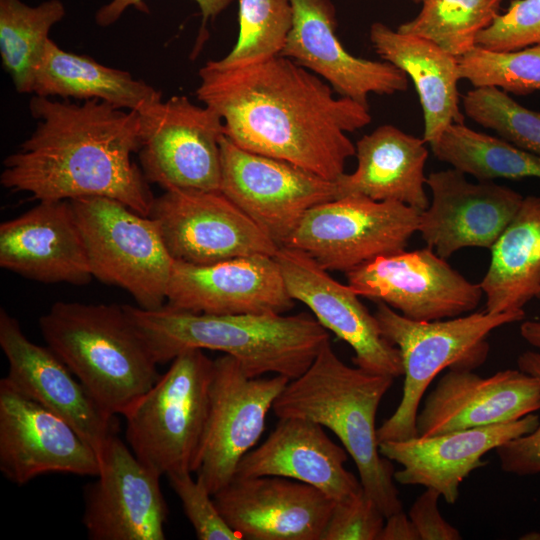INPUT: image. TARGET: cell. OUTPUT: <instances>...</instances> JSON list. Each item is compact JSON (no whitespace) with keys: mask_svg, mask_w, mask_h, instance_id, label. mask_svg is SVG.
I'll use <instances>...</instances> for the list:
<instances>
[{"mask_svg":"<svg viewBox=\"0 0 540 540\" xmlns=\"http://www.w3.org/2000/svg\"><path fill=\"white\" fill-rule=\"evenodd\" d=\"M422 138L391 124L377 127L355 144L357 167L336 181L337 198L362 195L375 201H397L425 210V165L429 151Z\"/></svg>","mask_w":540,"mask_h":540,"instance_id":"27","label":"cell"},{"mask_svg":"<svg viewBox=\"0 0 540 540\" xmlns=\"http://www.w3.org/2000/svg\"><path fill=\"white\" fill-rule=\"evenodd\" d=\"M238 6L237 41L217 62L236 67L280 55L293 24L291 0H239Z\"/></svg>","mask_w":540,"mask_h":540,"instance_id":"34","label":"cell"},{"mask_svg":"<svg viewBox=\"0 0 540 540\" xmlns=\"http://www.w3.org/2000/svg\"><path fill=\"white\" fill-rule=\"evenodd\" d=\"M518 368L540 381V353L525 351L517 359ZM496 453L501 469L510 474L527 476L540 474V421L530 433L512 439Z\"/></svg>","mask_w":540,"mask_h":540,"instance_id":"40","label":"cell"},{"mask_svg":"<svg viewBox=\"0 0 540 540\" xmlns=\"http://www.w3.org/2000/svg\"><path fill=\"white\" fill-rule=\"evenodd\" d=\"M429 144L438 160L479 181L540 178V156L463 122L451 124Z\"/></svg>","mask_w":540,"mask_h":540,"instance_id":"31","label":"cell"},{"mask_svg":"<svg viewBox=\"0 0 540 540\" xmlns=\"http://www.w3.org/2000/svg\"><path fill=\"white\" fill-rule=\"evenodd\" d=\"M139 116L138 156L147 183L164 191L220 189V140L225 131L215 110L173 96Z\"/></svg>","mask_w":540,"mask_h":540,"instance_id":"11","label":"cell"},{"mask_svg":"<svg viewBox=\"0 0 540 540\" xmlns=\"http://www.w3.org/2000/svg\"><path fill=\"white\" fill-rule=\"evenodd\" d=\"M520 334L528 344L540 350V321L523 322L520 326Z\"/></svg>","mask_w":540,"mask_h":540,"instance_id":"44","label":"cell"},{"mask_svg":"<svg viewBox=\"0 0 540 540\" xmlns=\"http://www.w3.org/2000/svg\"><path fill=\"white\" fill-rule=\"evenodd\" d=\"M374 315L382 335L399 349L404 376L399 405L377 428L380 443L418 436L420 402L434 378L447 368L474 370L482 365L489 352V334L523 320L525 312L484 310L447 320L417 321L377 302Z\"/></svg>","mask_w":540,"mask_h":540,"instance_id":"6","label":"cell"},{"mask_svg":"<svg viewBox=\"0 0 540 540\" xmlns=\"http://www.w3.org/2000/svg\"><path fill=\"white\" fill-rule=\"evenodd\" d=\"M536 298L539 300L540 302V292L537 294Z\"/></svg>","mask_w":540,"mask_h":540,"instance_id":"47","label":"cell"},{"mask_svg":"<svg viewBox=\"0 0 540 540\" xmlns=\"http://www.w3.org/2000/svg\"><path fill=\"white\" fill-rule=\"evenodd\" d=\"M94 448L63 418L0 380V472L24 485L48 473L97 476Z\"/></svg>","mask_w":540,"mask_h":540,"instance_id":"15","label":"cell"},{"mask_svg":"<svg viewBox=\"0 0 540 540\" xmlns=\"http://www.w3.org/2000/svg\"><path fill=\"white\" fill-rule=\"evenodd\" d=\"M465 114L515 146L540 156V112L496 87H474L463 96Z\"/></svg>","mask_w":540,"mask_h":540,"instance_id":"36","label":"cell"},{"mask_svg":"<svg viewBox=\"0 0 540 540\" xmlns=\"http://www.w3.org/2000/svg\"><path fill=\"white\" fill-rule=\"evenodd\" d=\"M440 493L432 488L426 490L412 504L408 516L413 522L420 540H460V532L448 523L438 509Z\"/></svg>","mask_w":540,"mask_h":540,"instance_id":"41","label":"cell"},{"mask_svg":"<svg viewBox=\"0 0 540 540\" xmlns=\"http://www.w3.org/2000/svg\"><path fill=\"white\" fill-rule=\"evenodd\" d=\"M460 79L474 87H496L506 93L540 92V45L513 51L475 46L458 57Z\"/></svg>","mask_w":540,"mask_h":540,"instance_id":"35","label":"cell"},{"mask_svg":"<svg viewBox=\"0 0 540 540\" xmlns=\"http://www.w3.org/2000/svg\"><path fill=\"white\" fill-rule=\"evenodd\" d=\"M214 360L201 349L177 355L123 415L127 443L158 475L193 473L209 406Z\"/></svg>","mask_w":540,"mask_h":540,"instance_id":"7","label":"cell"},{"mask_svg":"<svg viewBox=\"0 0 540 540\" xmlns=\"http://www.w3.org/2000/svg\"><path fill=\"white\" fill-rule=\"evenodd\" d=\"M491 261L479 283L486 311H524L540 292V197L527 196L490 248Z\"/></svg>","mask_w":540,"mask_h":540,"instance_id":"30","label":"cell"},{"mask_svg":"<svg viewBox=\"0 0 540 540\" xmlns=\"http://www.w3.org/2000/svg\"><path fill=\"white\" fill-rule=\"evenodd\" d=\"M0 347L16 388L67 421L99 454L117 434V418L103 411L67 365L48 347L35 344L20 323L0 310Z\"/></svg>","mask_w":540,"mask_h":540,"instance_id":"22","label":"cell"},{"mask_svg":"<svg viewBox=\"0 0 540 540\" xmlns=\"http://www.w3.org/2000/svg\"><path fill=\"white\" fill-rule=\"evenodd\" d=\"M220 191L278 246L308 210L337 198L334 181L297 165L220 140Z\"/></svg>","mask_w":540,"mask_h":540,"instance_id":"12","label":"cell"},{"mask_svg":"<svg viewBox=\"0 0 540 540\" xmlns=\"http://www.w3.org/2000/svg\"><path fill=\"white\" fill-rule=\"evenodd\" d=\"M293 24L281 56L326 81L340 97L369 106L368 96L408 89V76L387 61L353 56L339 41L332 0H291Z\"/></svg>","mask_w":540,"mask_h":540,"instance_id":"21","label":"cell"},{"mask_svg":"<svg viewBox=\"0 0 540 540\" xmlns=\"http://www.w3.org/2000/svg\"><path fill=\"white\" fill-rule=\"evenodd\" d=\"M386 517L364 493L335 502L321 540H378Z\"/></svg>","mask_w":540,"mask_h":540,"instance_id":"39","label":"cell"},{"mask_svg":"<svg viewBox=\"0 0 540 540\" xmlns=\"http://www.w3.org/2000/svg\"><path fill=\"white\" fill-rule=\"evenodd\" d=\"M29 110L36 128L3 161V187L38 201L109 197L149 216L154 197L131 157L141 142L137 112L96 99L77 104L37 95Z\"/></svg>","mask_w":540,"mask_h":540,"instance_id":"2","label":"cell"},{"mask_svg":"<svg viewBox=\"0 0 540 540\" xmlns=\"http://www.w3.org/2000/svg\"><path fill=\"white\" fill-rule=\"evenodd\" d=\"M158 364L188 349L220 351L234 357L248 377L301 376L329 331L308 314L194 313L164 305L147 310L123 305Z\"/></svg>","mask_w":540,"mask_h":540,"instance_id":"3","label":"cell"},{"mask_svg":"<svg viewBox=\"0 0 540 540\" xmlns=\"http://www.w3.org/2000/svg\"><path fill=\"white\" fill-rule=\"evenodd\" d=\"M539 409L540 381L520 369L488 377L448 369L418 412V436L514 421Z\"/></svg>","mask_w":540,"mask_h":540,"instance_id":"23","label":"cell"},{"mask_svg":"<svg viewBox=\"0 0 540 540\" xmlns=\"http://www.w3.org/2000/svg\"><path fill=\"white\" fill-rule=\"evenodd\" d=\"M394 379L347 365L327 341L272 407L278 418H304L331 430L352 457L364 493L385 517L403 510L395 469L379 451L376 428L378 407Z\"/></svg>","mask_w":540,"mask_h":540,"instance_id":"4","label":"cell"},{"mask_svg":"<svg viewBox=\"0 0 540 540\" xmlns=\"http://www.w3.org/2000/svg\"><path fill=\"white\" fill-rule=\"evenodd\" d=\"M426 185L432 198L419 214L417 231L443 259L466 247L490 249L524 199L493 181L469 182L454 168L430 173Z\"/></svg>","mask_w":540,"mask_h":540,"instance_id":"18","label":"cell"},{"mask_svg":"<svg viewBox=\"0 0 540 540\" xmlns=\"http://www.w3.org/2000/svg\"><path fill=\"white\" fill-rule=\"evenodd\" d=\"M274 258L290 297L305 304L325 329L353 349L357 367L393 378L403 376L399 349L382 335L375 315L348 285L297 249L279 247Z\"/></svg>","mask_w":540,"mask_h":540,"instance_id":"17","label":"cell"},{"mask_svg":"<svg viewBox=\"0 0 540 540\" xmlns=\"http://www.w3.org/2000/svg\"><path fill=\"white\" fill-rule=\"evenodd\" d=\"M197 98L223 120L240 148L336 181L355 145L347 136L371 122L369 106L335 97L322 78L277 55L236 67L208 61Z\"/></svg>","mask_w":540,"mask_h":540,"instance_id":"1","label":"cell"},{"mask_svg":"<svg viewBox=\"0 0 540 540\" xmlns=\"http://www.w3.org/2000/svg\"><path fill=\"white\" fill-rule=\"evenodd\" d=\"M348 452L311 420L279 421L258 447L240 461L235 476H281L311 485L334 502L360 493V480L345 468Z\"/></svg>","mask_w":540,"mask_h":540,"instance_id":"26","label":"cell"},{"mask_svg":"<svg viewBox=\"0 0 540 540\" xmlns=\"http://www.w3.org/2000/svg\"><path fill=\"white\" fill-rule=\"evenodd\" d=\"M191 472L179 471L167 475L169 484L181 501L184 513L198 540H241L219 512L213 495Z\"/></svg>","mask_w":540,"mask_h":540,"instance_id":"37","label":"cell"},{"mask_svg":"<svg viewBox=\"0 0 540 540\" xmlns=\"http://www.w3.org/2000/svg\"><path fill=\"white\" fill-rule=\"evenodd\" d=\"M369 38L382 60L401 69L413 81L422 107L426 143L451 124L463 122L458 57L427 39L401 33L381 22L371 25Z\"/></svg>","mask_w":540,"mask_h":540,"instance_id":"28","label":"cell"},{"mask_svg":"<svg viewBox=\"0 0 540 540\" xmlns=\"http://www.w3.org/2000/svg\"><path fill=\"white\" fill-rule=\"evenodd\" d=\"M33 93L63 99L100 100L117 108L144 113L162 101V93L126 71L107 67L47 41Z\"/></svg>","mask_w":540,"mask_h":540,"instance_id":"29","label":"cell"},{"mask_svg":"<svg viewBox=\"0 0 540 540\" xmlns=\"http://www.w3.org/2000/svg\"><path fill=\"white\" fill-rule=\"evenodd\" d=\"M0 266L42 283L88 284L93 276L69 200H42L0 225Z\"/></svg>","mask_w":540,"mask_h":540,"instance_id":"25","label":"cell"},{"mask_svg":"<svg viewBox=\"0 0 540 540\" xmlns=\"http://www.w3.org/2000/svg\"><path fill=\"white\" fill-rule=\"evenodd\" d=\"M69 201L93 278L126 290L142 309L164 306L174 260L155 220L109 197Z\"/></svg>","mask_w":540,"mask_h":540,"instance_id":"8","label":"cell"},{"mask_svg":"<svg viewBox=\"0 0 540 540\" xmlns=\"http://www.w3.org/2000/svg\"><path fill=\"white\" fill-rule=\"evenodd\" d=\"M533 413L505 423L450 431L433 436L379 443L382 456L402 466L394 479L402 485L437 490L448 504H455L463 480L486 464L482 458L502 444L532 432L539 424Z\"/></svg>","mask_w":540,"mask_h":540,"instance_id":"24","label":"cell"},{"mask_svg":"<svg viewBox=\"0 0 540 540\" xmlns=\"http://www.w3.org/2000/svg\"><path fill=\"white\" fill-rule=\"evenodd\" d=\"M346 277L358 296L385 303L417 321L473 311L483 295L480 284L468 281L429 247L378 257Z\"/></svg>","mask_w":540,"mask_h":540,"instance_id":"14","label":"cell"},{"mask_svg":"<svg viewBox=\"0 0 540 540\" xmlns=\"http://www.w3.org/2000/svg\"><path fill=\"white\" fill-rule=\"evenodd\" d=\"M97 480L84 489L82 523L90 540H164L168 507L160 475L111 436L98 454Z\"/></svg>","mask_w":540,"mask_h":540,"instance_id":"16","label":"cell"},{"mask_svg":"<svg viewBox=\"0 0 540 540\" xmlns=\"http://www.w3.org/2000/svg\"><path fill=\"white\" fill-rule=\"evenodd\" d=\"M290 380L248 377L224 354L214 360L206 425L195 461L197 479L213 495L235 477L242 458L265 429L266 416Z\"/></svg>","mask_w":540,"mask_h":540,"instance_id":"10","label":"cell"},{"mask_svg":"<svg viewBox=\"0 0 540 540\" xmlns=\"http://www.w3.org/2000/svg\"><path fill=\"white\" fill-rule=\"evenodd\" d=\"M149 217L174 261L208 265L252 255L274 257L279 249L220 190H165L154 197Z\"/></svg>","mask_w":540,"mask_h":540,"instance_id":"13","label":"cell"},{"mask_svg":"<svg viewBox=\"0 0 540 540\" xmlns=\"http://www.w3.org/2000/svg\"><path fill=\"white\" fill-rule=\"evenodd\" d=\"M409 1H411L413 3H416V4H420V3H422L423 0H409Z\"/></svg>","mask_w":540,"mask_h":540,"instance_id":"46","label":"cell"},{"mask_svg":"<svg viewBox=\"0 0 540 540\" xmlns=\"http://www.w3.org/2000/svg\"><path fill=\"white\" fill-rule=\"evenodd\" d=\"M378 540H420L418 532L403 510L386 517Z\"/></svg>","mask_w":540,"mask_h":540,"instance_id":"43","label":"cell"},{"mask_svg":"<svg viewBox=\"0 0 540 540\" xmlns=\"http://www.w3.org/2000/svg\"><path fill=\"white\" fill-rule=\"evenodd\" d=\"M501 0H423L420 12L398 26L401 33L427 39L461 57L500 13Z\"/></svg>","mask_w":540,"mask_h":540,"instance_id":"33","label":"cell"},{"mask_svg":"<svg viewBox=\"0 0 540 540\" xmlns=\"http://www.w3.org/2000/svg\"><path fill=\"white\" fill-rule=\"evenodd\" d=\"M166 305L216 315L284 314L294 300L275 258L252 255L208 265L174 261Z\"/></svg>","mask_w":540,"mask_h":540,"instance_id":"19","label":"cell"},{"mask_svg":"<svg viewBox=\"0 0 540 540\" xmlns=\"http://www.w3.org/2000/svg\"><path fill=\"white\" fill-rule=\"evenodd\" d=\"M419 214L401 202L347 195L308 210L285 246L307 254L327 271L347 273L405 251L418 230Z\"/></svg>","mask_w":540,"mask_h":540,"instance_id":"9","label":"cell"},{"mask_svg":"<svg viewBox=\"0 0 540 540\" xmlns=\"http://www.w3.org/2000/svg\"><path fill=\"white\" fill-rule=\"evenodd\" d=\"M213 499L248 540H321L335 505L317 488L281 476H235Z\"/></svg>","mask_w":540,"mask_h":540,"instance_id":"20","label":"cell"},{"mask_svg":"<svg viewBox=\"0 0 540 540\" xmlns=\"http://www.w3.org/2000/svg\"><path fill=\"white\" fill-rule=\"evenodd\" d=\"M524 536L525 537H521V539H540V533L538 532H531Z\"/></svg>","mask_w":540,"mask_h":540,"instance_id":"45","label":"cell"},{"mask_svg":"<svg viewBox=\"0 0 540 540\" xmlns=\"http://www.w3.org/2000/svg\"><path fill=\"white\" fill-rule=\"evenodd\" d=\"M65 13L60 0L37 6L21 0H0V55L18 93H33L49 32Z\"/></svg>","mask_w":540,"mask_h":540,"instance_id":"32","label":"cell"},{"mask_svg":"<svg viewBox=\"0 0 540 540\" xmlns=\"http://www.w3.org/2000/svg\"><path fill=\"white\" fill-rule=\"evenodd\" d=\"M39 327L47 346L109 415L123 416L160 377L123 305L58 301Z\"/></svg>","mask_w":540,"mask_h":540,"instance_id":"5","label":"cell"},{"mask_svg":"<svg viewBox=\"0 0 540 540\" xmlns=\"http://www.w3.org/2000/svg\"><path fill=\"white\" fill-rule=\"evenodd\" d=\"M476 44L492 51L540 45V0H513L478 35Z\"/></svg>","mask_w":540,"mask_h":540,"instance_id":"38","label":"cell"},{"mask_svg":"<svg viewBox=\"0 0 540 540\" xmlns=\"http://www.w3.org/2000/svg\"><path fill=\"white\" fill-rule=\"evenodd\" d=\"M144 0H111L100 7L95 14V22L100 27H107L114 24L129 7H136L140 11L144 9ZM199 7L202 21L193 54L197 55L205 42L208 32L206 29L208 21L213 22L223 11H225L235 0H193ZM146 8V7H145ZM147 9V8H146Z\"/></svg>","mask_w":540,"mask_h":540,"instance_id":"42","label":"cell"}]
</instances>
